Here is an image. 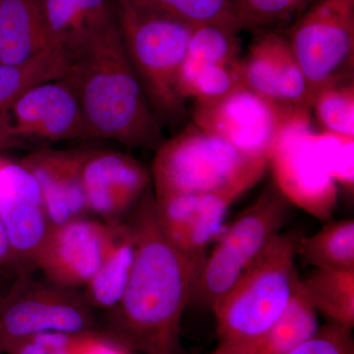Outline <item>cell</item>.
Here are the masks:
<instances>
[{"instance_id":"obj_34","label":"cell","mask_w":354,"mask_h":354,"mask_svg":"<svg viewBox=\"0 0 354 354\" xmlns=\"http://www.w3.org/2000/svg\"><path fill=\"white\" fill-rule=\"evenodd\" d=\"M3 271L12 272V251L6 227L0 220V272Z\"/></svg>"},{"instance_id":"obj_35","label":"cell","mask_w":354,"mask_h":354,"mask_svg":"<svg viewBox=\"0 0 354 354\" xmlns=\"http://www.w3.org/2000/svg\"><path fill=\"white\" fill-rule=\"evenodd\" d=\"M6 290H1V288H0V299H1V297H3V295L6 293Z\"/></svg>"},{"instance_id":"obj_6","label":"cell","mask_w":354,"mask_h":354,"mask_svg":"<svg viewBox=\"0 0 354 354\" xmlns=\"http://www.w3.org/2000/svg\"><path fill=\"white\" fill-rule=\"evenodd\" d=\"M290 205L276 184H268L257 200L223 228L214 242L198 274L190 304L211 309L279 234Z\"/></svg>"},{"instance_id":"obj_32","label":"cell","mask_w":354,"mask_h":354,"mask_svg":"<svg viewBox=\"0 0 354 354\" xmlns=\"http://www.w3.org/2000/svg\"><path fill=\"white\" fill-rule=\"evenodd\" d=\"M288 354H354L353 329L328 322Z\"/></svg>"},{"instance_id":"obj_5","label":"cell","mask_w":354,"mask_h":354,"mask_svg":"<svg viewBox=\"0 0 354 354\" xmlns=\"http://www.w3.org/2000/svg\"><path fill=\"white\" fill-rule=\"evenodd\" d=\"M270 158H251L216 135L190 123L156 150L152 187L157 199L223 189L254 172L268 171Z\"/></svg>"},{"instance_id":"obj_23","label":"cell","mask_w":354,"mask_h":354,"mask_svg":"<svg viewBox=\"0 0 354 354\" xmlns=\"http://www.w3.org/2000/svg\"><path fill=\"white\" fill-rule=\"evenodd\" d=\"M297 255L314 269L354 271V221L330 220L315 234L299 237Z\"/></svg>"},{"instance_id":"obj_16","label":"cell","mask_w":354,"mask_h":354,"mask_svg":"<svg viewBox=\"0 0 354 354\" xmlns=\"http://www.w3.org/2000/svg\"><path fill=\"white\" fill-rule=\"evenodd\" d=\"M92 151L55 150L46 147L32 151L20 160L38 181L51 227L85 218L90 213L81 174Z\"/></svg>"},{"instance_id":"obj_9","label":"cell","mask_w":354,"mask_h":354,"mask_svg":"<svg viewBox=\"0 0 354 354\" xmlns=\"http://www.w3.org/2000/svg\"><path fill=\"white\" fill-rule=\"evenodd\" d=\"M311 111H302L279 134L271 153L272 183L290 204L327 223L333 220L339 186L324 164L315 144Z\"/></svg>"},{"instance_id":"obj_10","label":"cell","mask_w":354,"mask_h":354,"mask_svg":"<svg viewBox=\"0 0 354 354\" xmlns=\"http://www.w3.org/2000/svg\"><path fill=\"white\" fill-rule=\"evenodd\" d=\"M302 111L306 109L272 101L241 86L218 99L195 102L191 116L193 124L244 155L270 158L283 128Z\"/></svg>"},{"instance_id":"obj_4","label":"cell","mask_w":354,"mask_h":354,"mask_svg":"<svg viewBox=\"0 0 354 354\" xmlns=\"http://www.w3.org/2000/svg\"><path fill=\"white\" fill-rule=\"evenodd\" d=\"M121 37L147 100L162 127L176 130L187 118L178 75L195 27L114 0Z\"/></svg>"},{"instance_id":"obj_27","label":"cell","mask_w":354,"mask_h":354,"mask_svg":"<svg viewBox=\"0 0 354 354\" xmlns=\"http://www.w3.org/2000/svg\"><path fill=\"white\" fill-rule=\"evenodd\" d=\"M311 111L324 131L354 138L353 78L318 88L312 97Z\"/></svg>"},{"instance_id":"obj_36","label":"cell","mask_w":354,"mask_h":354,"mask_svg":"<svg viewBox=\"0 0 354 354\" xmlns=\"http://www.w3.org/2000/svg\"><path fill=\"white\" fill-rule=\"evenodd\" d=\"M212 354H220V353H216V351H214V353Z\"/></svg>"},{"instance_id":"obj_22","label":"cell","mask_w":354,"mask_h":354,"mask_svg":"<svg viewBox=\"0 0 354 354\" xmlns=\"http://www.w3.org/2000/svg\"><path fill=\"white\" fill-rule=\"evenodd\" d=\"M134 8L198 27L215 25L239 34L234 0H118Z\"/></svg>"},{"instance_id":"obj_25","label":"cell","mask_w":354,"mask_h":354,"mask_svg":"<svg viewBox=\"0 0 354 354\" xmlns=\"http://www.w3.org/2000/svg\"><path fill=\"white\" fill-rule=\"evenodd\" d=\"M239 62L223 65L185 57L178 75V90L185 101H211L241 87Z\"/></svg>"},{"instance_id":"obj_13","label":"cell","mask_w":354,"mask_h":354,"mask_svg":"<svg viewBox=\"0 0 354 354\" xmlns=\"http://www.w3.org/2000/svg\"><path fill=\"white\" fill-rule=\"evenodd\" d=\"M120 225V221L104 223L85 216L51 227L37 258L36 269L58 286H87L113 245Z\"/></svg>"},{"instance_id":"obj_17","label":"cell","mask_w":354,"mask_h":354,"mask_svg":"<svg viewBox=\"0 0 354 354\" xmlns=\"http://www.w3.org/2000/svg\"><path fill=\"white\" fill-rule=\"evenodd\" d=\"M50 46L41 0H0V64H22Z\"/></svg>"},{"instance_id":"obj_14","label":"cell","mask_w":354,"mask_h":354,"mask_svg":"<svg viewBox=\"0 0 354 354\" xmlns=\"http://www.w3.org/2000/svg\"><path fill=\"white\" fill-rule=\"evenodd\" d=\"M0 220L12 251V272L34 274L51 225L38 181L21 162L9 160L0 181Z\"/></svg>"},{"instance_id":"obj_30","label":"cell","mask_w":354,"mask_h":354,"mask_svg":"<svg viewBox=\"0 0 354 354\" xmlns=\"http://www.w3.org/2000/svg\"><path fill=\"white\" fill-rule=\"evenodd\" d=\"M315 144L335 183L337 186L353 191L354 138L327 131H316Z\"/></svg>"},{"instance_id":"obj_2","label":"cell","mask_w":354,"mask_h":354,"mask_svg":"<svg viewBox=\"0 0 354 354\" xmlns=\"http://www.w3.org/2000/svg\"><path fill=\"white\" fill-rule=\"evenodd\" d=\"M64 78L73 88L92 138L157 150L164 127L153 113L129 57L116 12L62 48Z\"/></svg>"},{"instance_id":"obj_28","label":"cell","mask_w":354,"mask_h":354,"mask_svg":"<svg viewBox=\"0 0 354 354\" xmlns=\"http://www.w3.org/2000/svg\"><path fill=\"white\" fill-rule=\"evenodd\" d=\"M242 30L257 34L281 32L316 0H234Z\"/></svg>"},{"instance_id":"obj_12","label":"cell","mask_w":354,"mask_h":354,"mask_svg":"<svg viewBox=\"0 0 354 354\" xmlns=\"http://www.w3.org/2000/svg\"><path fill=\"white\" fill-rule=\"evenodd\" d=\"M268 171L254 172L223 189L156 199L158 223L165 236L186 259L201 269L209 246L223 230L228 209Z\"/></svg>"},{"instance_id":"obj_31","label":"cell","mask_w":354,"mask_h":354,"mask_svg":"<svg viewBox=\"0 0 354 354\" xmlns=\"http://www.w3.org/2000/svg\"><path fill=\"white\" fill-rule=\"evenodd\" d=\"M90 334L53 332L35 335L16 344L6 354H79Z\"/></svg>"},{"instance_id":"obj_3","label":"cell","mask_w":354,"mask_h":354,"mask_svg":"<svg viewBox=\"0 0 354 354\" xmlns=\"http://www.w3.org/2000/svg\"><path fill=\"white\" fill-rule=\"evenodd\" d=\"M297 234H277L213 305L220 354H250L290 304L297 288Z\"/></svg>"},{"instance_id":"obj_26","label":"cell","mask_w":354,"mask_h":354,"mask_svg":"<svg viewBox=\"0 0 354 354\" xmlns=\"http://www.w3.org/2000/svg\"><path fill=\"white\" fill-rule=\"evenodd\" d=\"M267 32L276 71L279 102L295 108L311 111V88L293 55L285 32Z\"/></svg>"},{"instance_id":"obj_18","label":"cell","mask_w":354,"mask_h":354,"mask_svg":"<svg viewBox=\"0 0 354 354\" xmlns=\"http://www.w3.org/2000/svg\"><path fill=\"white\" fill-rule=\"evenodd\" d=\"M136 241L127 221H120L118 234L101 267L84 291L93 308L113 309L120 304L131 276Z\"/></svg>"},{"instance_id":"obj_29","label":"cell","mask_w":354,"mask_h":354,"mask_svg":"<svg viewBox=\"0 0 354 354\" xmlns=\"http://www.w3.org/2000/svg\"><path fill=\"white\" fill-rule=\"evenodd\" d=\"M239 34L215 25L195 27L188 41L186 57L223 65H236L241 59Z\"/></svg>"},{"instance_id":"obj_19","label":"cell","mask_w":354,"mask_h":354,"mask_svg":"<svg viewBox=\"0 0 354 354\" xmlns=\"http://www.w3.org/2000/svg\"><path fill=\"white\" fill-rule=\"evenodd\" d=\"M51 46L73 43L115 14L114 0H41Z\"/></svg>"},{"instance_id":"obj_33","label":"cell","mask_w":354,"mask_h":354,"mask_svg":"<svg viewBox=\"0 0 354 354\" xmlns=\"http://www.w3.org/2000/svg\"><path fill=\"white\" fill-rule=\"evenodd\" d=\"M79 354H130V351L106 335L92 333Z\"/></svg>"},{"instance_id":"obj_15","label":"cell","mask_w":354,"mask_h":354,"mask_svg":"<svg viewBox=\"0 0 354 354\" xmlns=\"http://www.w3.org/2000/svg\"><path fill=\"white\" fill-rule=\"evenodd\" d=\"M81 180L88 212L109 223L121 221L152 186L151 172L131 156L97 149L84 162Z\"/></svg>"},{"instance_id":"obj_21","label":"cell","mask_w":354,"mask_h":354,"mask_svg":"<svg viewBox=\"0 0 354 354\" xmlns=\"http://www.w3.org/2000/svg\"><path fill=\"white\" fill-rule=\"evenodd\" d=\"M67 68L68 58L62 46H50L22 64H0V115L29 88L64 79Z\"/></svg>"},{"instance_id":"obj_1","label":"cell","mask_w":354,"mask_h":354,"mask_svg":"<svg viewBox=\"0 0 354 354\" xmlns=\"http://www.w3.org/2000/svg\"><path fill=\"white\" fill-rule=\"evenodd\" d=\"M125 216L136 253L127 290L108 311L104 335L130 351L180 354L181 321L199 269L165 236L152 186Z\"/></svg>"},{"instance_id":"obj_7","label":"cell","mask_w":354,"mask_h":354,"mask_svg":"<svg viewBox=\"0 0 354 354\" xmlns=\"http://www.w3.org/2000/svg\"><path fill=\"white\" fill-rule=\"evenodd\" d=\"M93 307L84 292L22 274L0 299V354L44 333L83 335L95 332Z\"/></svg>"},{"instance_id":"obj_20","label":"cell","mask_w":354,"mask_h":354,"mask_svg":"<svg viewBox=\"0 0 354 354\" xmlns=\"http://www.w3.org/2000/svg\"><path fill=\"white\" fill-rule=\"evenodd\" d=\"M298 288L328 322L353 329L354 271L313 269L299 277Z\"/></svg>"},{"instance_id":"obj_24","label":"cell","mask_w":354,"mask_h":354,"mask_svg":"<svg viewBox=\"0 0 354 354\" xmlns=\"http://www.w3.org/2000/svg\"><path fill=\"white\" fill-rule=\"evenodd\" d=\"M319 328L318 313L298 288L297 281L290 304L250 354H288Z\"/></svg>"},{"instance_id":"obj_11","label":"cell","mask_w":354,"mask_h":354,"mask_svg":"<svg viewBox=\"0 0 354 354\" xmlns=\"http://www.w3.org/2000/svg\"><path fill=\"white\" fill-rule=\"evenodd\" d=\"M93 139L73 88L65 79L39 84L0 115V153L35 150L69 140Z\"/></svg>"},{"instance_id":"obj_8","label":"cell","mask_w":354,"mask_h":354,"mask_svg":"<svg viewBox=\"0 0 354 354\" xmlns=\"http://www.w3.org/2000/svg\"><path fill=\"white\" fill-rule=\"evenodd\" d=\"M285 34L312 97L324 86L353 78L354 0H316Z\"/></svg>"}]
</instances>
